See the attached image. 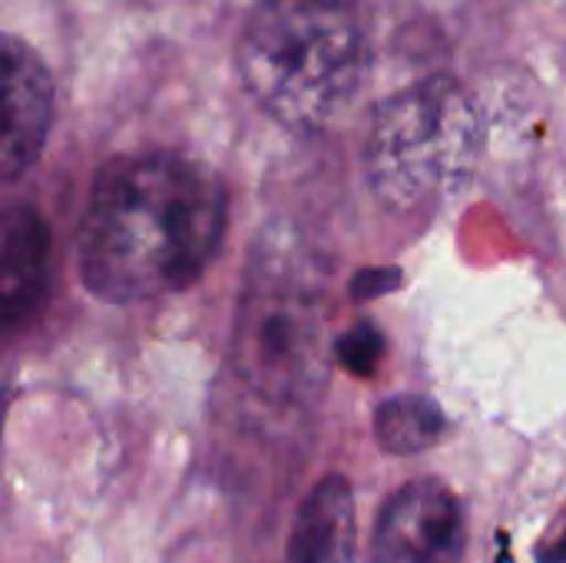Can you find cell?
<instances>
[{
	"label": "cell",
	"mask_w": 566,
	"mask_h": 563,
	"mask_svg": "<svg viewBox=\"0 0 566 563\" xmlns=\"http://www.w3.org/2000/svg\"><path fill=\"white\" fill-rule=\"evenodd\" d=\"M222 179L179 153L109 159L76 226L83 285L103 302H143L199 282L226 232Z\"/></svg>",
	"instance_id": "obj_1"
},
{
	"label": "cell",
	"mask_w": 566,
	"mask_h": 563,
	"mask_svg": "<svg viewBox=\"0 0 566 563\" xmlns=\"http://www.w3.org/2000/svg\"><path fill=\"white\" fill-rule=\"evenodd\" d=\"M239 76L285 129L318 133L361 93L371 50L345 0H259L239 50Z\"/></svg>",
	"instance_id": "obj_2"
},
{
	"label": "cell",
	"mask_w": 566,
	"mask_h": 563,
	"mask_svg": "<svg viewBox=\"0 0 566 563\" xmlns=\"http://www.w3.org/2000/svg\"><path fill=\"white\" fill-rule=\"evenodd\" d=\"M235 368L272 405L315 402L328 382L325 285L295 246H259L239 312Z\"/></svg>",
	"instance_id": "obj_3"
},
{
	"label": "cell",
	"mask_w": 566,
	"mask_h": 563,
	"mask_svg": "<svg viewBox=\"0 0 566 563\" xmlns=\"http://www.w3.org/2000/svg\"><path fill=\"white\" fill-rule=\"evenodd\" d=\"M478 110L444 73L391 93L368 133V183L391 212H421L454 196L478 163Z\"/></svg>",
	"instance_id": "obj_4"
},
{
	"label": "cell",
	"mask_w": 566,
	"mask_h": 563,
	"mask_svg": "<svg viewBox=\"0 0 566 563\" xmlns=\"http://www.w3.org/2000/svg\"><path fill=\"white\" fill-rule=\"evenodd\" d=\"M468 544L464 508L438 478L405 484L378 514L371 563H461Z\"/></svg>",
	"instance_id": "obj_5"
},
{
	"label": "cell",
	"mask_w": 566,
	"mask_h": 563,
	"mask_svg": "<svg viewBox=\"0 0 566 563\" xmlns=\"http://www.w3.org/2000/svg\"><path fill=\"white\" fill-rule=\"evenodd\" d=\"M53 123V80L40 53L20 37L3 40V179H20L43 153Z\"/></svg>",
	"instance_id": "obj_6"
},
{
	"label": "cell",
	"mask_w": 566,
	"mask_h": 563,
	"mask_svg": "<svg viewBox=\"0 0 566 563\" xmlns=\"http://www.w3.org/2000/svg\"><path fill=\"white\" fill-rule=\"evenodd\" d=\"M50 229L33 206H13L3 216L0 252V319L7 329L23 325L46 295Z\"/></svg>",
	"instance_id": "obj_7"
},
{
	"label": "cell",
	"mask_w": 566,
	"mask_h": 563,
	"mask_svg": "<svg viewBox=\"0 0 566 563\" xmlns=\"http://www.w3.org/2000/svg\"><path fill=\"white\" fill-rule=\"evenodd\" d=\"M358 521L352 484L338 475L318 481L295 511L285 563H355Z\"/></svg>",
	"instance_id": "obj_8"
},
{
	"label": "cell",
	"mask_w": 566,
	"mask_h": 563,
	"mask_svg": "<svg viewBox=\"0 0 566 563\" xmlns=\"http://www.w3.org/2000/svg\"><path fill=\"white\" fill-rule=\"evenodd\" d=\"M448 435V418L438 402L424 395H395L375 411V438L388 455H421L441 445Z\"/></svg>",
	"instance_id": "obj_9"
},
{
	"label": "cell",
	"mask_w": 566,
	"mask_h": 563,
	"mask_svg": "<svg viewBox=\"0 0 566 563\" xmlns=\"http://www.w3.org/2000/svg\"><path fill=\"white\" fill-rule=\"evenodd\" d=\"M335 355H338V362L352 372V375H358V378H368V375H375V368H378V362H381V355H385V338H381V332L371 325V322H358V325H352L338 342H335Z\"/></svg>",
	"instance_id": "obj_10"
},
{
	"label": "cell",
	"mask_w": 566,
	"mask_h": 563,
	"mask_svg": "<svg viewBox=\"0 0 566 563\" xmlns=\"http://www.w3.org/2000/svg\"><path fill=\"white\" fill-rule=\"evenodd\" d=\"M398 282H401V272H395V269H361V272L352 279V295H355L358 302L378 299V295H385L388 289H395Z\"/></svg>",
	"instance_id": "obj_11"
},
{
	"label": "cell",
	"mask_w": 566,
	"mask_h": 563,
	"mask_svg": "<svg viewBox=\"0 0 566 563\" xmlns=\"http://www.w3.org/2000/svg\"><path fill=\"white\" fill-rule=\"evenodd\" d=\"M554 563H566V538L560 541V548L554 551Z\"/></svg>",
	"instance_id": "obj_12"
}]
</instances>
